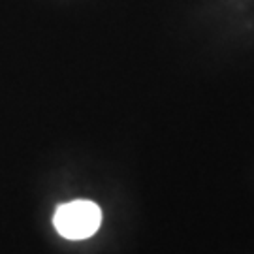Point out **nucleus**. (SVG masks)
<instances>
[{
    "mask_svg": "<svg viewBox=\"0 0 254 254\" xmlns=\"http://www.w3.org/2000/svg\"><path fill=\"white\" fill-rule=\"evenodd\" d=\"M55 230L64 239H87L98 232L102 224L100 207L89 200H73L59 205L53 215Z\"/></svg>",
    "mask_w": 254,
    "mask_h": 254,
    "instance_id": "1",
    "label": "nucleus"
}]
</instances>
